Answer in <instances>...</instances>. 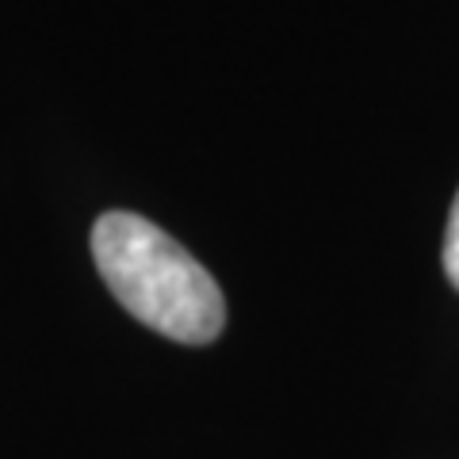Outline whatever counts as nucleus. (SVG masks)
Masks as SVG:
<instances>
[{
    "instance_id": "2",
    "label": "nucleus",
    "mask_w": 459,
    "mask_h": 459,
    "mask_svg": "<svg viewBox=\"0 0 459 459\" xmlns=\"http://www.w3.org/2000/svg\"><path fill=\"white\" fill-rule=\"evenodd\" d=\"M444 272H448V280L459 291V195L448 214V234H444Z\"/></svg>"
},
{
    "instance_id": "1",
    "label": "nucleus",
    "mask_w": 459,
    "mask_h": 459,
    "mask_svg": "<svg viewBox=\"0 0 459 459\" xmlns=\"http://www.w3.org/2000/svg\"><path fill=\"white\" fill-rule=\"evenodd\" d=\"M92 261L108 291L161 337L211 344L222 333L226 303L214 276L150 219L131 211L100 214L92 226Z\"/></svg>"
}]
</instances>
